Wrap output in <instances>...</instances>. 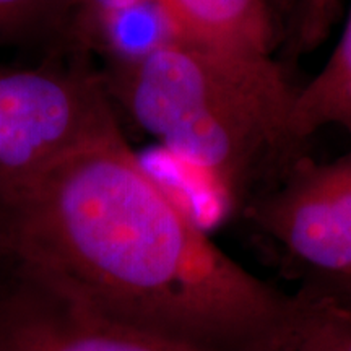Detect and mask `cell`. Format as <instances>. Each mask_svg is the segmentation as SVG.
Segmentation results:
<instances>
[{
    "label": "cell",
    "instance_id": "obj_1",
    "mask_svg": "<svg viewBox=\"0 0 351 351\" xmlns=\"http://www.w3.org/2000/svg\"><path fill=\"white\" fill-rule=\"evenodd\" d=\"M0 245L60 300L200 351H276L298 304L221 251L121 129L0 197Z\"/></svg>",
    "mask_w": 351,
    "mask_h": 351
},
{
    "label": "cell",
    "instance_id": "obj_2",
    "mask_svg": "<svg viewBox=\"0 0 351 351\" xmlns=\"http://www.w3.org/2000/svg\"><path fill=\"white\" fill-rule=\"evenodd\" d=\"M111 93L140 129L234 197L295 148L288 117L296 91L263 86L176 38L116 60Z\"/></svg>",
    "mask_w": 351,
    "mask_h": 351
},
{
    "label": "cell",
    "instance_id": "obj_3",
    "mask_svg": "<svg viewBox=\"0 0 351 351\" xmlns=\"http://www.w3.org/2000/svg\"><path fill=\"white\" fill-rule=\"evenodd\" d=\"M117 129L108 86L90 73L0 65V197Z\"/></svg>",
    "mask_w": 351,
    "mask_h": 351
},
{
    "label": "cell",
    "instance_id": "obj_4",
    "mask_svg": "<svg viewBox=\"0 0 351 351\" xmlns=\"http://www.w3.org/2000/svg\"><path fill=\"white\" fill-rule=\"evenodd\" d=\"M256 221L304 278L302 289L351 306V150L298 163L257 205Z\"/></svg>",
    "mask_w": 351,
    "mask_h": 351
},
{
    "label": "cell",
    "instance_id": "obj_5",
    "mask_svg": "<svg viewBox=\"0 0 351 351\" xmlns=\"http://www.w3.org/2000/svg\"><path fill=\"white\" fill-rule=\"evenodd\" d=\"M0 351H200L60 300L21 278L0 301Z\"/></svg>",
    "mask_w": 351,
    "mask_h": 351
},
{
    "label": "cell",
    "instance_id": "obj_6",
    "mask_svg": "<svg viewBox=\"0 0 351 351\" xmlns=\"http://www.w3.org/2000/svg\"><path fill=\"white\" fill-rule=\"evenodd\" d=\"M173 38L275 90H291L271 57L265 0H158Z\"/></svg>",
    "mask_w": 351,
    "mask_h": 351
},
{
    "label": "cell",
    "instance_id": "obj_7",
    "mask_svg": "<svg viewBox=\"0 0 351 351\" xmlns=\"http://www.w3.org/2000/svg\"><path fill=\"white\" fill-rule=\"evenodd\" d=\"M327 125H339L351 135V12L327 64L296 90L289 109L288 134L295 147Z\"/></svg>",
    "mask_w": 351,
    "mask_h": 351
},
{
    "label": "cell",
    "instance_id": "obj_8",
    "mask_svg": "<svg viewBox=\"0 0 351 351\" xmlns=\"http://www.w3.org/2000/svg\"><path fill=\"white\" fill-rule=\"evenodd\" d=\"M276 351H351V306L301 289Z\"/></svg>",
    "mask_w": 351,
    "mask_h": 351
},
{
    "label": "cell",
    "instance_id": "obj_9",
    "mask_svg": "<svg viewBox=\"0 0 351 351\" xmlns=\"http://www.w3.org/2000/svg\"><path fill=\"white\" fill-rule=\"evenodd\" d=\"M80 0H0V44L75 21Z\"/></svg>",
    "mask_w": 351,
    "mask_h": 351
},
{
    "label": "cell",
    "instance_id": "obj_10",
    "mask_svg": "<svg viewBox=\"0 0 351 351\" xmlns=\"http://www.w3.org/2000/svg\"><path fill=\"white\" fill-rule=\"evenodd\" d=\"M150 2H155V0H80L73 29L78 38L91 43L95 34L108 21Z\"/></svg>",
    "mask_w": 351,
    "mask_h": 351
},
{
    "label": "cell",
    "instance_id": "obj_11",
    "mask_svg": "<svg viewBox=\"0 0 351 351\" xmlns=\"http://www.w3.org/2000/svg\"><path fill=\"white\" fill-rule=\"evenodd\" d=\"M333 0H311V16H313V23H322V20L330 15Z\"/></svg>",
    "mask_w": 351,
    "mask_h": 351
}]
</instances>
